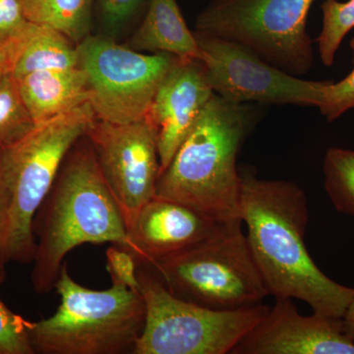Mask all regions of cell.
Segmentation results:
<instances>
[{"mask_svg": "<svg viewBox=\"0 0 354 354\" xmlns=\"http://www.w3.org/2000/svg\"><path fill=\"white\" fill-rule=\"evenodd\" d=\"M10 73V58H9L8 46L0 41V80Z\"/></svg>", "mask_w": 354, "mask_h": 354, "instance_id": "cell-29", "label": "cell"}, {"mask_svg": "<svg viewBox=\"0 0 354 354\" xmlns=\"http://www.w3.org/2000/svg\"><path fill=\"white\" fill-rule=\"evenodd\" d=\"M321 10L322 29L316 41L321 62L330 67L342 41L354 28V0H324Z\"/></svg>", "mask_w": 354, "mask_h": 354, "instance_id": "cell-20", "label": "cell"}, {"mask_svg": "<svg viewBox=\"0 0 354 354\" xmlns=\"http://www.w3.org/2000/svg\"><path fill=\"white\" fill-rule=\"evenodd\" d=\"M86 136L128 228L156 197L160 162L152 125L146 118L123 124L95 120Z\"/></svg>", "mask_w": 354, "mask_h": 354, "instance_id": "cell-11", "label": "cell"}, {"mask_svg": "<svg viewBox=\"0 0 354 354\" xmlns=\"http://www.w3.org/2000/svg\"><path fill=\"white\" fill-rule=\"evenodd\" d=\"M6 267L0 264V286L6 281ZM30 325L31 321L14 313L0 297V354H35Z\"/></svg>", "mask_w": 354, "mask_h": 354, "instance_id": "cell-22", "label": "cell"}, {"mask_svg": "<svg viewBox=\"0 0 354 354\" xmlns=\"http://www.w3.org/2000/svg\"><path fill=\"white\" fill-rule=\"evenodd\" d=\"M36 123L18 90L11 74L0 80V147L4 148L28 134Z\"/></svg>", "mask_w": 354, "mask_h": 354, "instance_id": "cell-21", "label": "cell"}, {"mask_svg": "<svg viewBox=\"0 0 354 354\" xmlns=\"http://www.w3.org/2000/svg\"><path fill=\"white\" fill-rule=\"evenodd\" d=\"M148 0H97L102 22L109 31H120Z\"/></svg>", "mask_w": 354, "mask_h": 354, "instance_id": "cell-25", "label": "cell"}, {"mask_svg": "<svg viewBox=\"0 0 354 354\" xmlns=\"http://www.w3.org/2000/svg\"><path fill=\"white\" fill-rule=\"evenodd\" d=\"M0 157H1V147H0ZM7 194L3 178H2L1 160H0V245H1L2 236H3L4 227H6L7 215Z\"/></svg>", "mask_w": 354, "mask_h": 354, "instance_id": "cell-27", "label": "cell"}, {"mask_svg": "<svg viewBox=\"0 0 354 354\" xmlns=\"http://www.w3.org/2000/svg\"><path fill=\"white\" fill-rule=\"evenodd\" d=\"M23 0H0V41L8 43L29 24Z\"/></svg>", "mask_w": 354, "mask_h": 354, "instance_id": "cell-26", "label": "cell"}, {"mask_svg": "<svg viewBox=\"0 0 354 354\" xmlns=\"http://www.w3.org/2000/svg\"><path fill=\"white\" fill-rule=\"evenodd\" d=\"M26 17L55 28L78 44L90 35L94 0H23Z\"/></svg>", "mask_w": 354, "mask_h": 354, "instance_id": "cell-18", "label": "cell"}, {"mask_svg": "<svg viewBox=\"0 0 354 354\" xmlns=\"http://www.w3.org/2000/svg\"><path fill=\"white\" fill-rule=\"evenodd\" d=\"M106 270L111 281H118L130 288H139L137 264L131 254L120 247H109L106 253Z\"/></svg>", "mask_w": 354, "mask_h": 354, "instance_id": "cell-24", "label": "cell"}, {"mask_svg": "<svg viewBox=\"0 0 354 354\" xmlns=\"http://www.w3.org/2000/svg\"><path fill=\"white\" fill-rule=\"evenodd\" d=\"M15 81L36 124L88 102L87 77L79 66L34 72Z\"/></svg>", "mask_w": 354, "mask_h": 354, "instance_id": "cell-16", "label": "cell"}, {"mask_svg": "<svg viewBox=\"0 0 354 354\" xmlns=\"http://www.w3.org/2000/svg\"><path fill=\"white\" fill-rule=\"evenodd\" d=\"M214 94L204 62L177 58L146 115L157 139L160 174L167 169Z\"/></svg>", "mask_w": 354, "mask_h": 354, "instance_id": "cell-14", "label": "cell"}, {"mask_svg": "<svg viewBox=\"0 0 354 354\" xmlns=\"http://www.w3.org/2000/svg\"><path fill=\"white\" fill-rule=\"evenodd\" d=\"M354 64V38L351 41ZM321 114L330 122L341 118L342 114L354 109V67L346 78L335 82L332 81L324 91L323 101L320 106Z\"/></svg>", "mask_w": 354, "mask_h": 354, "instance_id": "cell-23", "label": "cell"}, {"mask_svg": "<svg viewBox=\"0 0 354 354\" xmlns=\"http://www.w3.org/2000/svg\"><path fill=\"white\" fill-rule=\"evenodd\" d=\"M325 189L335 208L354 216V151L330 148L323 162Z\"/></svg>", "mask_w": 354, "mask_h": 354, "instance_id": "cell-19", "label": "cell"}, {"mask_svg": "<svg viewBox=\"0 0 354 354\" xmlns=\"http://www.w3.org/2000/svg\"><path fill=\"white\" fill-rule=\"evenodd\" d=\"M55 290L57 312L30 325L35 354H133L146 321L139 288L111 281L108 290H90L74 281L64 262Z\"/></svg>", "mask_w": 354, "mask_h": 354, "instance_id": "cell-5", "label": "cell"}, {"mask_svg": "<svg viewBox=\"0 0 354 354\" xmlns=\"http://www.w3.org/2000/svg\"><path fill=\"white\" fill-rule=\"evenodd\" d=\"M241 176V216L247 242L269 295L304 301L315 313L342 318L354 288L335 283L305 245L308 203L304 189L286 180Z\"/></svg>", "mask_w": 354, "mask_h": 354, "instance_id": "cell-1", "label": "cell"}, {"mask_svg": "<svg viewBox=\"0 0 354 354\" xmlns=\"http://www.w3.org/2000/svg\"><path fill=\"white\" fill-rule=\"evenodd\" d=\"M342 319L344 332L354 342V295Z\"/></svg>", "mask_w": 354, "mask_h": 354, "instance_id": "cell-28", "label": "cell"}, {"mask_svg": "<svg viewBox=\"0 0 354 354\" xmlns=\"http://www.w3.org/2000/svg\"><path fill=\"white\" fill-rule=\"evenodd\" d=\"M314 0H211L198 14L196 31L230 39L268 64L302 76L314 62L307 18Z\"/></svg>", "mask_w": 354, "mask_h": 354, "instance_id": "cell-8", "label": "cell"}, {"mask_svg": "<svg viewBox=\"0 0 354 354\" xmlns=\"http://www.w3.org/2000/svg\"><path fill=\"white\" fill-rule=\"evenodd\" d=\"M146 267L174 297L216 311L249 308L270 295L241 227Z\"/></svg>", "mask_w": 354, "mask_h": 354, "instance_id": "cell-7", "label": "cell"}, {"mask_svg": "<svg viewBox=\"0 0 354 354\" xmlns=\"http://www.w3.org/2000/svg\"><path fill=\"white\" fill-rule=\"evenodd\" d=\"M78 53L95 118L118 124L146 118L160 84L178 58L169 53H140L91 35L78 44Z\"/></svg>", "mask_w": 354, "mask_h": 354, "instance_id": "cell-9", "label": "cell"}, {"mask_svg": "<svg viewBox=\"0 0 354 354\" xmlns=\"http://www.w3.org/2000/svg\"><path fill=\"white\" fill-rule=\"evenodd\" d=\"M36 252L32 286L38 295L55 290L65 256L83 244L122 247L127 228L102 176L88 137L67 153L32 223Z\"/></svg>", "mask_w": 354, "mask_h": 354, "instance_id": "cell-2", "label": "cell"}, {"mask_svg": "<svg viewBox=\"0 0 354 354\" xmlns=\"http://www.w3.org/2000/svg\"><path fill=\"white\" fill-rule=\"evenodd\" d=\"M128 46L140 53H165L208 62L195 32L186 24L176 0H148L144 19Z\"/></svg>", "mask_w": 354, "mask_h": 354, "instance_id": "cell-15", "label": "cell"}, {"mask_svg": "<svg viewBox=\"0 0 354 354\" xmlns=\"http://www.w3.org/2000/svg\"><path fill=\"white\" fill-rule=\"evenodd\" d=\"M230 354H354L342 318L299 313L290 298L276 304Z\"/></svg>", "mask_w": 354, "mask_h": 354, "instance_id": "cell-13", "label": "cell"}, {"mask_svg": "<svg viewBox=\"0 0 354 354\" xmlns=\"http://www.w3.org/2000/svg\"><path fill=\"white\" fill-rule=\"evenodd\" d=\"M209 57L207 78L216 95L232 104L320 106L332 81L305 80L268 64L243 44L195 32Z\"/></svg>", "mask_w": 354, "mask_h": 354, "instance_id": "cell-10", "label": "cell"}, {"mask_svg": "<svg viewBox=\"0 0 354 354\" xmlns=\"http://www.w3.org/2000/svg\"><path fill=\"white\" fill-rule=\"evenodd\" d=\"M241 225L223 223L183 203L156 196L140 209L120 248L131 254L137 266H151L215 241Z\"/></svg>", "mask_w": 354, "mask_h": 354, "instance_id": "cell-12", "label": "cell"}, {"mask_svg": "<svg viewBox=\"0 0 354 354\" xmlns=\"http://www.w3.org/2000/svg\"><path fill=\"white\" fill-rule=\"evenodd\" d=\"M6 44L15 80L34 72L79 66L78 44L50 26L29 22L17 38Z\"/></svg>", "mask_w": 354, "mask_h": 354, "instance_id": "cell-17", "label": "cell"}, {"mask_svg": "<svg viewBox=\"0 0 354 354\" xmlns=\"http://www.w3.org/2000/svg\"><path fill=\"white\" fill-rule=\"evenodd\" d=\"M88 102L50 120L1 148V171L7 215L0 245V264H29L34 260L35 216L50 192L65 157L95 122Z\"/></svg>", "mask_w": 354, "mask_h": 354, "instance_id": "cell-4", "label": "cell"}, {"mask_svg": "<svg viewBox=\"0 0 354 354\" xmlns=\"http://www.w3.org/2000/svg\"><path fill=\"white\" fill-rule=\"evenodd\" d=\"M251 113L214 94L160 174L156 196L183 203L216 220L242 223L237 157Z\"/></svg>", "mask_w": 354, "mask_h": 354, "instance_id": "cell-3", "label": "cell"}, {"mask_svg": "<svg viewBox=\"0 0 354 354\" xmlns=\"http://www.w3.org/2000/svg\"><path fill=\"white\" fill-rule=\"evenodd\" d=\"M137 277L146 321L133 354L230 353L270 310L261 304L216 311L174 297L146 266H137Z\"/></svg>", "mask_w": 354, "mask_h": 354, "instance_id": "cell-6", "label": "cell"}]
</instances>
